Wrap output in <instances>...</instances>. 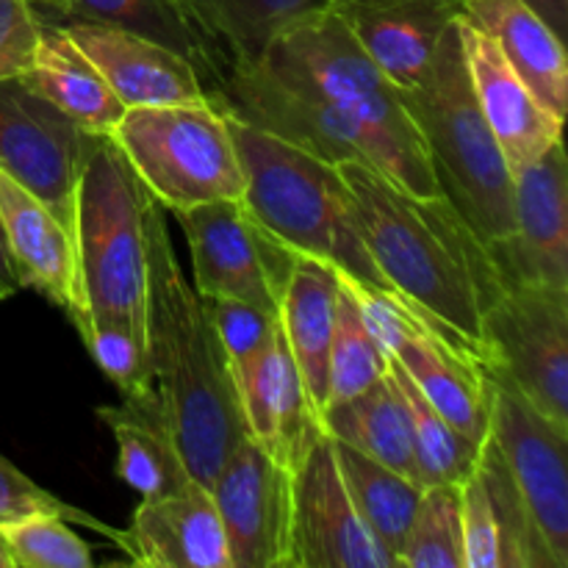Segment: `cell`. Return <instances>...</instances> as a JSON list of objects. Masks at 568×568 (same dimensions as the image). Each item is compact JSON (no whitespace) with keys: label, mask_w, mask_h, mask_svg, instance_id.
Here are the masks:
<instances>
[{"label":"cell","mask_w":568,"mask_h":568,"mask_svg":"<svg viewBox=\"0 0 568 568\" xmlns=\"http://www.w3.org/2000/svg\"><path fill=\"white\" fill-rule=\"evenodd\" d=\"M338 170L386 286L483 364V314L508 286L491 247L444 194H410L366 161H344Z\"/></svg>","instance_id":"1"},{"label":"cell","mask_w":568,"mask_h":568,"mask_svg":"<svg viewBox=\"0 0 568 568\" xmlns=\"http://www.w3.org/2000/svg\"><path fill=\"white\" fill-rule=\"evenodd\" d=\"M148 347L155 392L194 480L211 486L225 455L247 436L209 305L194 292L170 239L164 209L144 189Z\"/></svg>","instance_id":"2"},{"label":"cell","mask_w":568,"mask_h":568,"mask_svg":"<svg viewBox=\"0 0 568 568\" xmlns=\"http://www.w3.org/2000/svg\"><path fill=\"white\" fill-rule=\"evenodd\" d=\"M255 61L297 83L349 122L364 142L366 161L383 175L410 194H442L399 87L331 11H316L294 22Z\"/></svg>","instance_id":"3"},{"label":"cell","mask_w":568,"mask_h":568,"mask_svg":"<svg viewBox=\"0 0 568 568\" xmlns=\"http://www.w3.org/2000/svg\"><path fill=\"white\" fill-rule=\"evenodd\" d=\"M244 172L250 214L297 255L325 261L364 286L388 288L361 231L355 197L338 164L227 114Z\"/></svg>","instance_id":"4"},{"label":"cell","mask_w":568,"mask_h":568,"mask_svg":"<svg viewBox=\"0 0 568 568\" xmlns=\"http://www.w3.org/2000/svg\"><path fill=\"white\" fill-rule=\"evenodd\" d=\"M399 94L425 144L438 192L488 247L514 236V172L471 89L458 22L444 31L425 70Z\"/></svg>","instance_id":"5"},{"label":"cell","mask_w":568,"mask_h":568,"mask_svg":"<svg viewBox=\"0 0 568 568\" xmlns=\"http://www.w3.org/2000/svg\"><path fill=\"white\" fill-rule=\"evenodd\" d=\"M75 258L87 336L116 325L148 336V236L144 186L109 136H100L78 181Z\"/></svg>","instance_id":"6"},{"label":"cell","mask_w":568,"mask_h":568,"mask_svg":"<svg viewBox=\"0 0 568 568\" xmlns=\"http://www.w3.org/2000/svg\"><path fill=\"white\" fill-rule=\"evenodd\" d=\"M109 139L150 197L170 214L242 197V161L225 111L216 103L125 109Z\"/></svg>","instance_id":"7"},{"label":"cell","mask_w":568,"mask_h":568,"mask_svg":"<svg viewBox=\"0 0 568 568\" xmlns=\"http://www.w3.org/2000/svg\"><path fill=\"white\" fill-rule=\"evenodd\" d=\"M344 275V272H342ZM358 294L383 353L405 372L422 397L471 442L488 438V381L480 358L455 342L436 320L392 288L364 286L344 275Z\"/></svg>","instance_id":"8"},{"label":"cell","mask_w":568,"mask_h":568,"mask_svg":"<svg viewBox=\"0 0 568 568\" xmlns=\"http://www.w3.org/2000/svg\"><path fill=\"white\" fill-rule=\"evenodd\" d=\"M483 366L568 427V288L508 283L483 314Z\"/></svg>","instance_id":"9"},{"label":"cell","mask_w":568,"mask_h":568,"mask_svg":"<svg viewBox=\"0 0 568 568\" xmlns=\"http://www.w3.org/2000/svg\"><path fill=\"white\" fill-rule=\"evenodd\" d=\"M192 253V286L203 300H236L281 316L297 253L277 242L244 205L214 200L172 211Z\"/></svg>","instance_id":"10"},{"label":"cell","mask_w":568,"mask_h":568,"mask_svg":"<svg viewBox=\"0 0 568 568\" xmlns=\"http://www.w3.org/2000/svg\"><path fill=\"white\" fill-rule=\"evenodd\" d=\"M98 139L22 75L0 81V170L37 194L70 233L78 181Z\"/></svg>","instance_id":"11"},{"label":"cell","mask_w":568,"mask_h":568,"mask_svg":"<svg viewBox=\"0 0 568 568\" xmlns=\"http://www.w3.org/2000/svg\"><path fill=\"white\" fill-rule=\"evenodd\" d=\"M486 381L488 438L497 444L555 566L568 568V427L544 416L491 369H486Z\"/></svg>","instance_id":"12"},{"label":"cell","mask_w":568,"mask_h":568,"mask_svg":"<svg viewBox=\"0 0 568 568\" xmlns=\"http://www.w3.org/2000/svg\"><path fill=\"white\" fill-rule=\"evenodd\" d=\"M292 568H394L361 519L322 427L292 471Z\"/></svg>","instance_id":"13"},{"label":"cell","mask_w":568,"mask_h":568,"mask_svg":"<svg viewBox=\"0 0 568 568\" xmlns=\"http://www.w3.org/2000/svg\"><path fill=\"white\" fill-rule=\"evenodd\" d=\"M209 488L231 568H292V471L244 436Z\"/></svg>","instance_id":"14"},{"label":"cell","mask_w":568,"mask_h":568,"mask_svg":"<svg viewBox=\"0 0 568 568\" xmlns=\"http://www.w3.org/2000/svg\"><path fill=\"white\" fill-rule=\"evenodd\" d=\"M505 281L568 288V161L564 139L514 175V236L491 247Z\"/></svg>","instance_id":"15"},{"label":"cell","mask_w":568,"mask_h":568,"mask_svg":"<svg viewBox=\"0 0 568 568\" xmlns=\"http://www.w3.org/2000/svg\"><path fill=\"white\" fill-rule=\"evenodd\" d=\"M59 26L103 72L125 109L214 103L209 83L203 81L197 67L178 50L166 48L144 33L109 26V22L67 20Z\"/></svg>","instance_id":"16"},{"label":"cell","mask_w":568,"mask_h":568,"mask_svg":"<svg viewBox=\"0 0 568 568\" xmlns=\"http://www.w3.org/2000/svg\"><path fill=\"white\" fill-rule=\"evenodd\" d=\"M231 375L247 436L283 469L294 471L311 433L320 425L308 410L281 320L258 349L233 361Z\"/></svg>","instance_id":"17"},{"label":"cell","mask_w":568,"mask_h":568,"mask_svg":"<svg viewBox=\"0 0 568 568\" xmlns=\"http://www.w3.org/2000/svg\"><path fill=\"white\" fill-rule=\"evenodd\" d=\"M116 547L144 568H231L211 488L194 477L178 491L142 497Z\"/></svg>","instance_id":"18"},{"label":"cell","mask_w":568,"mask_h":568,"mask_svg":"<svg viewBox=\"0 0 568 568\" xmlns=\"http://www.w3.org/2000/svg\"><path fill=\"white\" fill-rule=\"evenodd\" d=\"M0 222L22 288H37L59 305L75 331L87 327L81 283H78L75 239L64 222L9 172L0 170Z\"/></svg>","instance_id":"19"},{"label":"cell","mask_w":568,"mask_h":568,"mask_svg":"<svg viewBox=\"0 0 568 568\" xmlns=\"http://www.w3.org/2000/svg\"><path fill=\"white\" fill-rule=\"evenodd\" d=\"M464 39L466 64H469L471 89L480 103L483 116L491 128L494 139L503 148L510 172H519L538 155L547 153L555 142L564 139V122L552 111L544 109L541 100L530 92L525 81L516 75L503 50L483 31L458 20Z\"/></svg>","instance_id":"20"},{"label":"cell","mask_w":568,"mask_h":568,"mask_svg":"<svg viewBox=\"0 0 568 568\" xmlns=\"http://www.w3.org/2000/svg\"><path fill=\"white\" fill-rule=\"evenodd\" d=\"M464 6L466 0H327V11L399 89L425 70Z\"/></svg>","instance_id":"21"},{"label":"cell","mask_w":568,"mask_h":568,"mask_svg":"<svg viewBox=\"0 0 568 568\" xmlns=\"http://www.w3.org/2000/svg\"><path fill=\"white\" fill-rule=\"evenodd\" d=\"M460 20L486 33L544 109L566 120L568 61L564 39L527 0H466Z\"/></svg>","instance_id":"22"},{"label":"cell","mask_w":568,"mask_h":568,"mask_svg":"<svg viewBox=\"0 0 568 568\" xmlns=\"http://www.w3.org/2000/svg\"><path fill=\"white\" fill-rule=\"evenodd\" d=\"M338 272L325 261L297 255L281 303V331L297 366L308 410L322 422L331 397V342L336 320Z\"/></svg>","instance_id":"23"},{"label":"cell","mask_w":568,"mask_h":568,"mask_svg":"<svg viewBox=\"0 0 568 568\" xmlns=\"http://www.w3.org/2000/svg\"><path fill=\"white\" fill-rule=\"evenodd\" d=\"M98 416L116 442V477L133 491L161 497L192 480L155 388L125 394L116 405L98 408Z\"/></svg>","instance_id":"24"},{"label":"cell","mask_w":568,"mask_h":568,"mask_svg":"<svg viewBox=\"0 0 568 568\" xmlns=\"http://www.w3.org/2000/svg\"><path fill=\"white\" fill-rule=\"evenodd\" d=\"M22 78L55 109L98 136H109L111 128L125 114V105L109 87L103 72L67 37L59 22L42 20L31 67Z\"/></svg>","instance_id":"25"},{"label":"cell","mask_w":568,"mask_h":568,"mask_svg":"<svg viewBox=\"0 0 568 568\" xmlns=\"http://www.w3.org/2000/svg\"><path fill=\"white\" fill-rule=\"evenodd\" d=\"M320 427L333 442L347 444V447L369 455L377 464L425 486L419 460H416L408 405H405L403 388L394 381L392 369L381 381L366 386L364 392L327 405Z\"/></svg>","instance_id":"26"},{"label":"cell","mask_w":568,"mask_h":568,"mask_svg":"<svg viewBox=\"0 0 568 568\" xmlns=\"http://www.w3.org/2000/svg\"><path fill=\"white\" fill-rule=\"evenodd\" d=\"M203 33L222 64V78L233 64L250 61L286 28L316 11L327 0H178Z\"/></svg>","instance_id":"27"},{"label":"cell","mask_w":568,"mask_h":568,"mask_svg":"<svg viewBox=\"0 0 568 568\" xmlns=\"http://www.w3.org/2000/svg\"><path fill=\"white\" fill-rule=\"evenodd\" d=\"M50 9L59 14V22L92 20L144 33V37L186 55L197 67L203 81L209 83L211 98L220 89V59L203 39V33L192 26L178 0H55Z\"/></svg>","instance_id":"28"},{"label":"cell","mask_w":568,"mask_h":568,"mask_svg":"<svg viewBox=\"0 0 568 568\" xmlns=\"http://www.w3.org/2000/svg\"><path fill=\"white\" fill-rule=\"evenodd\" d=\"M336 449L338 469H342L347 491L353 497L355 508H358L361 519L377 538L383 552L392 558L397 568V555L403 549L405 532H408L410 521H414L416 508L425 486L410 477L399 475V471L388 469V466L377 464L369 455L358 453V449L347 447L342 442H333Z\"/></svg>","instance_id":"29"},{"label":"cell","mask_w":568,"mask_h":568,"mask_svg":"<svg viewBox=\"0 0 568 568\" xmlns=\"http://www.w3.org/2000/svg\"><path fill=\"white\" fill-rule=\"evenodd\" d=\"M338 272V270H336ZM388 372V355L383 353L375 331L369 327L358 294L338 272L336 320L331 342V397L327 405L342 403L364 392Z\"/></svg>","instance_id":"30"},{"label":"cell","mask_w":568,"mask_h":568,"mask_svg":"<svg viewBox=\"0 0 568 568\" xmlns=\"http://www.w3.org/2000/svg\"><path fill=\"white\" fill-rule=\"evenodd\" d=\"M394 381L403 388L405 405H408L410 430H414L416 460L425 486H438V483H453L460 486L466 477L475 471L477 458H480L483 444L471 442L469 436L449 425L430 403L419 394V388L405 377V372L388 358Z\"/></svg>","instance_id":"31"},{"label":"cell","mask_w":568,"mask_h":568,"mask_svg":"<svg viewBox=\"0 0 568 568\" xmlns=\"http://www.w3.org/2000/svg\"><path fill=\"white\" fill-rule=\"evenodd\" d=\"M477 471L486 483L488 499H491L494 519L499 530V552H503V568H558L525 499L516 491L505 460L497 444L486 438L477 458Z\"/></svg>","instance_id":"32"},{"label":"cell","mask_w":568,"mask_h":568,"mask_svg":"<svg viewBox=\"0 0 568 568\" xmlns=\"http://www.w3.org/2000/svg\"><path fill=\"white\" fill-rule=\"evenodd\" d=\"M397 568H466L460 486H425L397 555Z\"/></svg>","instance_id":"33"},{"label":"cell","mask_w":568,"mask_h":568,"mask_svg":"<svg viewBox=\"0 0 568 568\" xmlns=\"http://www.w3.org/2000/svg\"><path fill=\"white\" fill-rule=\"evenodd\" d=\"M17 568H92V549L55 514H31L0 525Z\"/></svg>","instance_id":"34"},{"label":"cell","mask_w":568,"mask_h":568,"mask_svg":"<svg viewBox=\"0 0 568 568\" xmlns=\"http://www.w3.org/2000/svg\"><path fill=\"white\" fill-rule=\"evenodd\" d=\"M81 342L87 344V349L98 361L100 369L120 388V397L155 388L153 369H150V347L144 333L116 325H92Z\"/></svg>","instance_id":"35"},{"label":"cell","mask_w":568,"mask_h":568,"mask_svg":"<svg viewBox=\"0 0 568 568\" xmlns=\"http://www.w3.org/2000/svg\"><path fill=\"white\" fill-rule=\"evenodd\" d=\"M31 514H55L61 516V519L78 521V525L100 532V536H105L109 541H114V547L116 541H120V530H116V527L103 525V521H98L94 516H89L87 510L72 508L70 503L59 499L55 494L44 491L42 486H37V480L22 475L9 458L0 455V525L22 519V516Z\"/></svg>","instance_id":"36"},{"label":"cell","mask_w":568,"mask_h":568,"mask_svg":"<svg viewBox=\"0 0 568 568\" xmlns=\"http://www.w3.org/2000/svg\"><path fill=\"white\" fill-rule=\"evenodd\" d=\"M460 521H464L466 568H503L497 519L477 466L460 483Z\"/></svg>","instance_id":"37"},{"label":"cell","mask_w":568,"mask_h":568,"mask_svg":"<svg viewBox=\"0 0 568 568\" xmlns=\"http://www.w3.org/2000/svg\"><path fill=\"white\" fill-rule=\"evenodd\" d=\"M205 305H209L211 322H214L216 336L227 355V364L258 349L277 325V316L266 314L255 305L236 303V300H205Z\"/></svg>","instance_id":"38"},{"label":"cell","mask_w":568,"mask_h":568,"mask_svg":"<svg viewBox=\"0 0 568 568\" xmlns=\"http://www.w3.org/2000/svg\"><path fill=\"white\" fill-rule=\"evenodd\" d=\"M39 31L42 17L31 0H0V81L26 75Z\"/></svg>","instance_id":"39"},{"label":"cell","mask_w":568,"mask_h":568,"mask_svg":"<svg viewBox=\"0 0 568 568\" xmlns=\"http://www.w3.org/2000/svg\"><path fill=\"white\" fill-rule=\"evenodd\" d=\"M20 288V277H17L14 261H11L9 244H6L3 222H0V300L11 297V294H17Z\"/></svg>","instance_id":"40"},{"label":"cell","mask_w":568,"mask_h":568,"mask_svg":"<svg viewBox=\"0 0 568 568\" xmlns=\"http://www.w3.org/2000/svg\"><path fill=\"white\" fill-rule=\"evenodd\" d=\"M544 20L552 26V31L558 33L560 39L566 37L568 28V0H527Z\"/></svg>","instance_id":"41"},{"label":"cell","mask_w":568,"mask_h":568,"mask_svg":"<svg viewBox=\"0 0 568 568\" xmlns=\"http://www.w3.org/2000/svg\"><path fill=\"white\" fill-rule=\"evenodd\" d=\"M0 568H17L14 566V558H11L9 544H6L3 536H0Z\"/></svg>","instance_id":"42"},{"label":"cell","mask_w":568,"mask_h":568,"mask_svg":"<svg viewBox=\"0 0 568 568\" xmlns=\"http://www.w3.org/2000/svg\"><path fill=\"white\" fill-rule=\"evenodd\" d=\"M31 3H33V9H50L55 0H31Z\"/></svg>","instance_id":"43"}]
</instances>
